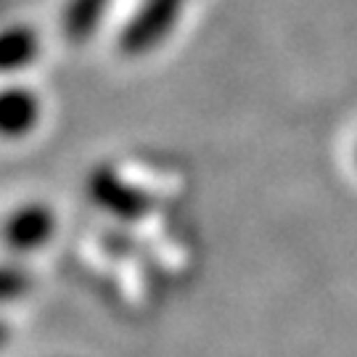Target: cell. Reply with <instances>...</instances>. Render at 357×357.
<instances>
[{"instance_id": "cell-6", "label": "cell", "mask_w": 357, "mask_h": 357, "mask_svg": "<svg viewBox=\"0 0 357 357\" xmlns=\"http://www.w3.org/2000/svg\"><path fill=\"white\" fill-rule=\"evenodd\" d=\"M109 6H112V0H66L64 13H61L64 35L75 43L88 40L98 29Z\"/></svg>"}, {"instance_id": "cell-1", "label": "cell", "mask_w": 357, "mask_h": 357, "mask_svg": "<svg viewBox=\"0 0 357 357\" xmlns=\"http://www.w3.org/2000/svg\"><path fill=\"white\" fill-rule=\"evenodd\" d=\"M185 0H143L119 32V51L125 56H143L153 51L175 26Z\"/></svg>"}, {"instance_id": "cell-2", "label": "cell", "mask_w": 357, "mask_h": 357, "mask_svg": "<svg viewBox=\"0 0 357 357\" xmlns=\"http://www.w3.org/2000/svg\"><path fill=\"white\" fill-rule=\"evenodd\" d=\"M88 191L90 199L96 204L112 212V215L122 217V220H141L153 202L143 191H138L135 185H130L116 175V169L112 167H96L88 178Z\"/></svg>"}, {"instance_id": "cell-7", "label": "cell", "mask_w": 357, "mask_h": 357, "mask_svg": "<svg viewBox=\"0 0 357 357\" xmlns=\"http://www.w3.org/2000/svg\"><path fill=\"white\" fill-rule=\"evenodd\" d=\"M29 289V275L24 270L13 268V265H3L0 268V302H13L19 296H24Z\"/></svg>"}, {"instance_id": "cell-8", "label": "cell", "mask_w": 357, "mask_h": 357, "mask_svg": "<svg viewBox=\"0 0 357 357\" xmlns=\"http://www.w3.org/2000/svg\"><path fill=\"white\" fill-rule=\"evenodd\" d=\"M6 342H8V326L0 320V347L6 344Z\"/></svg>"}, {"instance_id": "cell-4", "label": "cell", "mask_w": 357, "mask_h": 357, "mask_svg": "<svg viewBox=\"0 0 357 357\" xmlns=\"http://www.w3.org/2000/svg\"><path fill=\"white\" fill-rule=\"evenodd\" d=\"M40 119V101L29 88H11L0 90V138L19 141L29 135Z\"/></svg>"}, {"instance_id": "cell-9", "label": "cell", "mask_w": 357, "mask_h": 357, "mask_svg": "<svg viewBox=\"0 0 357 357\" xmlns=\"http://www.w3.org/2000/svg\"><path fill=\"white\" fill-rule=\"evenodd\" d=\"M6 11H8V0H0V16H6Z\"/></svg>"}, {"instance_id": "cell-3", "label": "cell", "mask_w": 357, "mask_h": 357, "mask_svg": "<svg viewBox=\"0 0 357 357\" xmlns=\"http://www.w3.org/2000/svg\"><path fill=\"white\" fill-rule=\"evenodd\" d=\"M56 215L45 204H24L6 217L3 241L13 252H35L53 238Z\"/></svg>"}, {"instance_id": "cell-5", "label": "cell", "mask_w": 357, "mask_h": 357, "mask_svg": "<svg viewBox=\"0 0 357 357\" xmlns=\"http://www.w3.org/2000/svg\"><path fill=\"white\" fill-rule=\"evenodd\" d=\"M38 53V32L29 24L0 26V75H13V72L32 66Z\"/></svg>"}]
</instances>
